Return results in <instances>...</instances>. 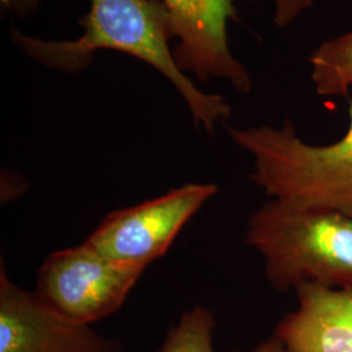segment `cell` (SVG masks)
<instances>
[{
  "label": "cell",
  "instance_id": "obj_7",
  "mask_svg": "<svg viewBox=\"0 0 352 352\" xmlns=\"http://www.w3.org/2000/svg\"><path fill=\"white\" fill-rule=\"evenodd\" d=\"M0 352H124L119 340L103 338L91 325L55 312L21 289L0 265Z\"/></svg>",
  "mask_w": 352,
  "mask_h": 352
},
{
  "label": "cell",
  "instance_id": "obj_12",
  "mask_svg": "<svg viewBox=\"0 0 352 352\" xmlns=\"http://www.w3.org/2000/svg\"><path fill=\"white\" fill-rule=\"evenodd\" d=\"M28 190L25 177L12 170L1 171V202L13 201Z\"/></svg>",
  "mask_w": 352,
  "mask_h": 352
},
{
  "label": "cell",
  "instance_id": "obj_10",
  "mask_svg": "<svg viewBox=\"0 0 352 352\" xmlns=\"http://www.w3.org/2000/svg\"><path fill=\"white\" fill-rule=\"evenodd\" d=\"M215 317L204 305L186 311L167 333L158 352H215Z\"/></svg>",
  "mask_w": 352,
  "mask_h": 352
},
{
  "label": "cell",
  "instance_id": "obj_6",
  "mask_svg": "<svg viewBox=\"0 0 352 352\" xmlns=\"http://www.w3.org/2000/svg\"><path fill=\"white\" fill-rule=\"evenodd\" d=\"M171 19L176 39L173 55L177 67L200 82L227 80L241 94L251 91L247 68L232 55L227 26L238 20V0H158Z\"/></svg>",
  "mask_w": 352,
  "mask_h": 352
},
{
  "label": "cell",
  "instance_id": "obj_1",
  "mask_svg": "<svg viewBox=\"0 0 352 352\" xmlns=\"http://www.w3.org/2000/svg\"><path fill=\"white\" fill-rule=\"evenodd\" d=\"M78 24L84 33L72 41H46L14 26L10 38L26 56L62 74L85 71L97 51L124 52L149 64L175 87L196 128L214 135L217 126L231 118L232 107L225 97L204 93L177 67L170 46L174 41L171 19L161 1L90 0V10Z\"/></svg>",
  "mask_w": 352,
  "mask_h": 352
},
{
  "label": "cell",
  "instance_id": "obj_13",
  "mask_svg": "<svg viewBox=\"0 0 352 352\" xmlns=\"http://www.w3.org/2000/svg\"><path fill=\"white\" fill-rule=\"evenodd\" d=\"M41 0H0L1 8L6 12H11L14 16L24 19L39 10Z\"/></svg>",
  "mask_w": 352,
  "mask_h": 352
},
{
  "label": "cell",
  "instance_id": "obj_15",
  "mask_svg": "<svg viewBox=\"0 0 352 352\" xmlns=\"http://www.w3.org/2000/svg\"><path fill=\"white\" fill-rule=\"evenodd\" d=\"M282 352H285V350H283V351H282Z\"/></svg>",
  "mask_w": 352,
  "mask_h": 352
},
{
  "label": "cell",
  "instance_id": "obj_9",
  "mask_svg": "<svg viewBox=\"0 0 352 352\" xmlns=\"http://www.w3.org/2000/svg\"><path fill=\"white\" fill-rule=\"evenodd\" d=\"M309 62L317 94L347 97L352 88V30L320 45Z\"/></svg>",
  "mask_w": 352,
  "mask_h": 352
},
{
  "label": "cell",
  "instance_id": "obj_2",
  "mask_svg": "<svg viewBox=\"0 0 352 352\" xmlns=\"http://www.w3.org/2000/svg\"><path fill=\"white\" fill-rule=\"evenodd\" d=\"M244 241L263 257L265 277L277 291L302 285L352 291L347 214L267 200L250 217Z\"/></svg>",
  "mask_w": 352,
  "mask_h": 352
},
{
  "label": "cell",
  "instance_id": "obj_14",
  "mask_svg": "<svg viewBox=\"0 0 352 352\" xmlns=\"http://www.w3.org/2000/svg\"><path fill=\"white\" fill-rule=\"evenodd\" d=\"M283 351V346L279 342L276 336L270 337L269 340H265L261 344H258L253 351L251 352H282Z\"/></svg>",
  "mask_w": 352,
  "mask_h": 352
},
{
  "label": "cell",
  "instance_id": "obj_4",
  "mask_svg": "<svg viewBox=\"0 0 352 352\" xmlns=\"http://www.w3.org/2000/svg\"><path fill=\"white\" fill-rule=\"evenodd\" d=\"M146 267L111 260L82 243L47 256L34 294L55 312L91 325L122 308Z\"/></svg>",
  "mask_w": 352,
  "mask_h": 352
},
{
  "label": "cell",
  "instance_id": "obj_8",
  "mask_svg": "<svg viewBox=\"0 0 352 352\" xmlns=\"http://www.w3.org/2000/svg\"><path fill=\"white\" fill-rule=\"evenodd\" d=\"M274 336L285 352H352V291L302 285Z\"/></svg>",
  "mask_w": 352,
  "mask_h": 352
},
{
  "label": "cell",
  "instance_id": "obj_5",
  "mask_svg": "<svg viewBox=\"0 0 352 352\" xmlns=\"http://www.w3.org/2000/svg\"><path fill=\"white\" fill-rule=\"evenodd\" d=\"M218 192L210 183H187L135 206L107 214L85 239L103 256L149 266L173 245L180 231Z\"/></svg>",
  "mask_w": 352,
  "mask_h": 352
},
{
  "label": "cell",
  "instance_id": "obj_3",
  "mask_svg": "<svg viewBox=\"0 0 352 352\" xmlns=\"http://www.w3.org/2000/svg\"><path fill=\"white\" fill-rule=\"evenodd\" d=\"M227 131L239 148L251 154L252 182L270 200L352 217V101L347 132L327 145L302 141L289 119L280 128L227 126Z\"/></svg>",
  "mask_w": 352,
  "mask_h": 352
},
{
  "label": "cell",
  "instance_id": "obj_11",
  "mask_svg": "<svg viewBox=\"0 0 352 352\" xmlns=\"http://www.w3.org/2000/svg\"><path fill=\"white\" fill-rule=\"evenodd\" d=\"M274 24L285 28L312 7V0H274Z\"/></svg>",
  "mask_w": 352,
  "mask_h": 352
}]
</instances>
